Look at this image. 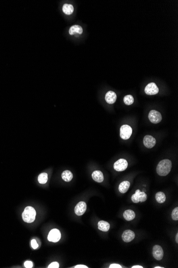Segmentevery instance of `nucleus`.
Masks as SVG:
<instances>
[{
	"label": "nucleus",
	"instance_id": "1",
	"mask_svg": "<svg viewBox=\"0 0 178 268\" xmlns=\"http://www.w3.org/2000/svg\"><path fill=\"white\" fill-rule=\"evenodd\" d=\"M172 168V162L169 160H162L157 166L156 171L158 175L166 176L169 174Z\"/></svg>",
	"mask_w": 178,
	"mask_h": 268
},
{
	"label": "nucleus",
	"instance_id": "2",
	"mask_svg": "<svg viewBox=\"0 0 178 268\" xmlns=\"http://www.w3.org/2000/svg\"><path fill=\"white\" fill-rule=\"evenodd\" d=\"M36 214V211L34 208L30 206L26 207L22 214L24 221L28 223L33 222L35 220Z\"/></svg>",
	"mask_w": 178,
	"mask_h": 268
},
{
	"label": "nucleus",
	"instance_id": "3",
	"mask_svg": "<svg viewBox=\"0 0 178 268\" xmlns=\"http://www.w3.org/2000/svg\"><path fill=\"white\" fill-rule=\"evenodd\" d=\"M147 199V194L144 192H141L139 189H137L135 194H133L131 197V200L133 203H138L139 202H143Z\"/></svg>",
	"mask_w": 178,
	"mask_h": 268
},
{
	"label": "nucleus",
	"instance_id": "4",
	"mask_svg": "<svg viewBox=\"0 0 178 268\" xmlns=\"http://www.w3.org/2000/svg\"><path fill=\"white\" fill-rule=\"evenodd\" d=\"M132 133V128L128 125H124L120 128V137L123 140H127Z\"/></svg>",
	"mask_w": 178,
	"mask_h": 268
},
{
	"label": "nucleus",
	"instance_id": "5",
	"mask_svg": "<svg viewBox=\"0 0 178 268\" xmlns=\"http://www.w3.org/2000/svg\"><path fill=\"white\" fill-rule=\"evenodd\" d=\"M148 118L150 121L153 124H158L161 122L162 117L159 112L155 110H152L149 113Z\"/></svg>",
	"mask_w": 178,
	"mask_h": 268
},
{
	"label": "nucleus",
	"instance_id": "6",
	"mask_svg": "<svg viewBox=\"0 0 178 268\" xmlns=\"http://www.w3.org/2000/svg\"><path fill=\"white\" fill-rule=\"evenodd\" d=\"M128 166L127 161L125 159L117 160L114 164V168L117 171H123L126 170Z\"/></svg>",
	"mask_w": 178,
	"mask_h": 268
},
{
	"label": "nucleus",
	"instance_id": "7",
	"mask_svg": "<svg viewBox=\"0 0 178 268\" xmlns=\"http://www.w3.org/2000/svg\"><path fill=\"white\" fill-rule=\"evenodd\" d=\"M61 238V233L60 231L56 228L52 230L50 232L48 237V239L49 241L57 243Z\"/></svg>",
	"mask_w": 178,
	"mask_h": 268
},
{
	"label": "nucleus",
	"instance_id": "8",
	"mask_svg": "<svg viewBox=\"0 0 178 268\" xmlns=\"http://www.w3.org/2000/svg\"><path fill=\"white\" fill-rule=\"evenodd\" d=\"M145 93L149 95H153L157 94L159 91L158 87L155 83H150L148 84L144 89Z\"/></svg>",
	"mask_w": 178,
	"mask_h": 268
},
{
	"label": "nucleus",
	"instance_id": "9",
	"mask_svg": "<svg viewBox=\"0 0 178 268\" xmlns=\"http://www.w3.org/2000/svg\"><path fill=\"white\" fill-rule=\"evenodd\" d=\"M153 255L156 260L160 261L164 256V251L160 246H154L153 247Z\"/></svg>",
	"mask_w": 178,
	"mask_h": 268
},
{
	"label": "nucleus",
	"instance_id": "10",
	"mask_svg": "<svg viewBox=\"0 0 178 268\" xmlns=\"http://www.w3.org/2000/svg\"><path fill=\"white\" fill-rule=\"evenodd\" d=\"M86 210V204L85 202L81 201L77 204L75 207V213L77 216H82L85 213Z\"/></svg>",
	"mask_w": 178,
	"mask_h": 268
},
{
	"label": "nucleus",
	"instance_id": "11",
	"mask_svg": "<svg viewBox=\"0 0 178 268\" xmlns=\"http://www.w3.org/2000/svg\"><path fill=\"white\" fill-rule=\"evenodd\" d=\"M156 143V139L152 135H147L144 137V144L147 148H152L155 146Z\"/></svg>",
	"mask_w": 178,
	"mask_h": 268
},
{
	"label": "nucleus",
	"instance_id": "12",
	"mask_svg": "<svg viewBox=\"0 0 178 268\" xmlns=\"http://www.w3.org/2000/svg\"><path fill=\"white\" fill-rule=\"evenodd\" d=\"M122 239L125 243H129L133 240L135 238V234L133 231L127 230L124 231L122 234Z\"/></svg>",
	"mask_w": 178,
	"mask_h": 268
},
{
	"label": "nucleus",
	"instance_id": "13",
	"mask_svg": "<svg viewBox=\"0 0 178 268\" xmlns=\"http://www.w3.org/2000/svg\"><path fill=\"white\" fill-rule=\"evenodd\" d=\"M117 96L114 91H109L106 94L105 100L108 104H113L116 102Z\"/></svg>",
	"mask_w": 178,
	"mask_h": 268
},
{
	"label": "nucleus",
	"instance_id": "14",
	"mask_svg": "<svg viewBox=\"0 0 178 268\" xmlns=\"http://www.w3.org/2000/svg\"><path fill=\"white\" fill-rule=\"evenodd\" d=\"M92 179L97 183H102L104 180V174L102 171L99 170L94 171L92 174Z\"/></svg>",
	"mask_w": 178,
	"mask_h": 268
},
{
	"label": "nucleus",
	"instance_id": "15",
	"mask_svg": "<svg viewBox=\"0 0 178 268\" xmlns=\"http://www.w3.org/2000/svg\"><path fill=\"white\" fill-rule=\"evenodd\" d=\"M83 33V29L81 26L78 25H74L71 26L69 30V33L70 35H74L75 33L81 34Z\"/></svg>",
	"mask_w": 178,
	"mask_h": 268
},
{
	"label": "nucleus",
	"instance_id": "16",
	"mask_svg": "<svg viewBox=\"0 0 178 268\" xmlns=\"http://www.w3.org/2000/svg\"><path fill=\"white\" fill-rule=\"evenodd\" d=\"M98 227L100 231L107 232L110 228V224L104 220H100L98 222Z\"/></svg>",
	"mask_w": 178,
	"mask_h": 268
},
{
	"label": "nucleus",
	"instance_id": "17",
	"mask_svg": "<svg viewBox=\"0 0 178 268\" xmlns=\"http://www.w3.org/2000/svg\"><path fill=\"white\" fill-rule=\"evenodd\" d=\"M130 183L128 181H124L122 182L119 185V191L121 193H125L130 188Z\"/></svg>",
	"mask_w": 178,
	"mask_h": 268
},
{
	"label": "nucleus",
	"instance_id": "18",
	"mask_svg": "<svg viewBox=\"0 0 178 268\" xmlns=\"http://www.w3.org/2000/svg\"><path fill=\"white\" fill-rule=\"evenodd\" d=\"M123 217L125 220L130 221L133 220L136 217L135 213L132 210H127L124 212Z\"/></svg>",
	"mask_w": 178,
	"mask_h": 268
},
{
	"label": "nucleus",
	"instance_id": "19",
	"mask_svg": "<svg viewBox=\"0 0 178 268\" xmlns=\"http://www.w3.org/2000/svg\"><path fill=\"white\" fill-rule=\"evenodd\" d=\"M61 177L65 182H69L73 179V175L69 170H65L62 172Z\"/></svg>",
	"mask_w": 178,
	"mask_h": 268
},
{
	"label": "nucleus",
	"instance_id": "20",
	"mask_svg": "<svg viewBox=\"0 0 178 268\" xmlns=\"http://www.w3.org/2000/svg\"><path fill=\"white\" fill-rule=\"evenodd\" d=\"M62 12L67 15L72 14L74 12V6L71 4L66 3L62 6Z\"/></svg>",
	"mask_w": 178,
	"mask_h": 268
},
{
	"label": "nucleus",
	"instance_id": "21",
	"mask_svg": "<svg viewBox=\"0 0 178 268\" xmlns=\"http://www.w3.org/2000/svg\"><path fill=\"white\" fill-rule=\"evenodd\" d=\"M156 200L159 203H163L166 201V195L162 192H157L156 194Z\"/></svg>",
	"mask_w": 178,
	"mask_h": 268
},
{
	"label": "nucleus",
	"instance_id": "22",
	"mask_svg": "<svg viewBox=\"0 0 178 268\" xmlns=\"http://www.w3.org/2000/svg\"><path fill=\"white\" fill-rule=\"evenodd\" d=\"M48 177L46 173H42L38 177V181L40 184H44L48 182Z\"/></svg>",
	"mask_w": 178,
	"mask_h": 268
},
{
	"label": "nucleus",
	"instance_id": "23",
	"mask_svg": "<svg viewBox=\"0 0 178 268\" xmlns=\"http://www.w3.org/2000/svg\"><path fill=\"white\" fill-rule=\"evenodd\" d=\"M123 100H124V102L125 104L127 106L131 105L134 102V98L131 95H127L125 96Z\"/></svg>",
	"mask_w": 178,
	"mask_h": 268
},
{
	"label": "nucleus",
	"instance_id": "24",
	"mask_svg": "<svg viewBox=\"0 0 178 268\" xmlns=\"http://www.w3.org/2000/svg\"><path fill=\"white\" fill-rule=\"evenodd\" d=\"M172 218L174 220H178V207H176L173 210L172 213Z\"/></svg>",
	"mask_w": 178,
	"mask_h": 268
},
{
	"label": "nucleus",
	"instance_id": "25",
	"mask_svg": "<svg viewBox=\"0 0 178 268\" xmlns=\"http://www.w3.org/2000/svg\"><path fill=\"white\" fill-rule=\"evenodd\" d=\"M59 267V264L57 262L51 263L48 267L49 268H58Z\"/></svg>",
	"mask_w": 178,
	"mask_h": 268
},
{
	"label": "nucleus",
	"instance_id": "26",
	"mask_svg": "<svg viewBox=\"0 0 178 268\" xmlns=\"http://www.w3.org/2000/svg\"><path fill=\"white\" fill-rule=\"evenodd\" d=\"M31 246L32 248L34 249H36L39 247V245L37 244L36 241L34 239L32 240L31 241Z\"/></svg>",
	"mask_w": 178,
	"mask_h": 268
},
{
	"label": "nucleus",
	"instance_id": "27",
	"mask_svg": "<svg viewBox=\"0 0 178 268\" xmlns=\"http://www.w3.org/2000/svg\"><path fill=\"white\" fill-rule=\"evenodd\" d=\"M24 265L25 267L26 268H31L33 267V263L31 262V261H26L25 263H24Z\"/></svg>",
	"mask_w": 178,
	"mask_h": 268
},
{
	"label": "nucleus",
	"instance_id": "28",
	"mask_svg": "<svg viewBox=\"0 0 178 268\" xmlns=\"http://www.w3.org/2000/svg\"><path fill=\"white\" fill-rule=\"evenodd\" d=\"M110 268H121L122 267L118 264H112L109 266Z\"/></svg>",
	"mask_w": 178,
	"mask_h": 268
},
{
	"label": "nucleus",
	"instance_id": "29",
	"mask_svg": "<svg viewBox=\"0 0 178 268\" xmlns=\"http://www.w3.org/2000/svg\"><path fill=\"white\" fill-rule=\"evenodd\" d=\"M74 268H88V267H86V265H76L74 267Z\"/></svg>",
	"mask_w": 178,
	"mask_h": 268
},
{
	"label": "nucleus",
	"instance_id": "30",
	"mask_svg": "<svg viewBox=\"0 0 178 268\" xmlns=\"http://www.w3.org/2000/svg\"><path fill=\"white\" fill-rule=\"evenodd\" d=\"M143 267L142 266H140V265H134V266H133L132 268H142Z\"/></svg>",
	"mask_w": 178,
	"mask_h": 268
},
{
	"label": "nucleus",
	"instance_id": "31",
	"mask_svg": "<svg viewBox=\"0 0 178 268\" xmlns=\"http://www.w3.org/2000/svg\"><path fill=\"white\" fill-rule=\"evenodd\" d=\"M175 241L177 243H178V233H177L176 237H175Z\"/></svg>",
	"mask_w": 178,
	"mask_h": 268
},
{
	"label": "nucleus",
	"instance_id": "32",
	"mask_svg": "<svg viewBox=\"0 0 178 268\" xmlns=\"http://www.w3.org/2000/svg\"><path fill=\"white\" fill-rule=\"evenodd\" d=\"M155 268H163V267H156Z\"/></svg>",
	"mask_w": 178,
	"mask_h": 268
}]
</instances>
